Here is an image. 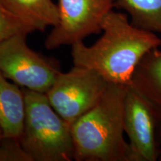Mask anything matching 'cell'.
I'll return each instance as SVG.
<instances>
[{"label": "cell", "mask_w": 161, "mask_h": 161, "mask_svg": "<svg viewBox=\"0 0 161 161\" xmlns=\"http://www.w3.org/2000/svg\"><path fill=\"white\" fill-rule=\"evenodd\" d=\"M102 33L92 46L83 41L72 45L71 55L74 66L95 70L109 84L130 85L144 55L161 46L158 35L134 25L126 14L114 10L104 19Z\"/></svg>", "instance_id": "cell-1"}, {"label": "cell", "mask_w": 161, "mask_h": 161, "mask_svg": "<svg viewBox=\"0 0 161 161\" xmlns=\"http://www.w3.org/2000/svg\"><path fill=\"white\" fill-rule=\"evenodd\" d=\"M127 86L108 84L97 103L71 125L74 160L130 161L124 137Z\"/></svg>", "instance_id": "cell-2"}, {"label": "cell", "mask_w": 161, "mask_h": 161, "mask_svg": "<svg viewBox=\"0 0 161 161\" xmlns=\"http://www.w3.org/2000/svg\"><path fill=\"white\" fill-rule=\"evenodd\" d=\"M23 89L25 116L19 140L31 161L74 160L71 125L51 105L46 93Z\"/></svg>", "instance_id": "cell-3"}, {"label": "cell", "mask_w": 161, "mask_h": 161, "mask_svg": "<svg viewBox=\"0 0 161 161\" xmlns=\"http://www.w3.org/2000/svg\"><path fill=\"white\" fill-rule=\"evenodd\" d=\"M27 36L14 35L0 43V72L20 87L46 93L61 72L57 62L29 47Z\"/></svg>", "instance_id": "cell-4"}, {"label": "cell", "mask_w": 161, "mask_h": 161, "mask_svg": "<svg viewBox=\"0 0 161 161\" xmlns=\"http://www.w3.org/2000/svg\"><path fill=\"white\" fill-rule=\"evenodd\" d=\"M108 84L95 70L74 66L60 72L46 94L56 112L72 125L97 103Z\"/></svg>", "instance_id": "cell-5"}, {"label": "cell", "mask_w": 161, "mask_h": 161, "mask_svg": "<svg viewBox=\"0 0 161 161\" xmlns=\"http://www.w3.org/2000/svg\"><path fill=\"white\" fill-rule=\"evenodd\" d=\"M125 133L130 161H156L161 151V110L131 85L126 88Z\"/></svg>", "instance_id": "cell-6"}, {"label": "cell", "mask_w": 161, "mask_h": 161, "mask_svg": "<svg viewBox=\"0 0 161 161\" xmlns=\"http://www.w3.org/2000/svg\"><path fill=\"white\" fill-rule=\"evenodd\" d=\"M59 20L44 46L53 50L82 42L102 32L104 19L114 10V0H58Z\"/></svg>", "instance_id": "cell-7"}, {"label": "cell", "mask_w": 161, "mask_h": 161, "mask_svg": "<svg viewBox=\"0 0 161 161\" xmlns=\"http://www.w3.org/2000/svg\"><path fill=\"white\" fill-rule=\"evenodd\" d=\"M25 116L23 89L0 72V125L5 137L19 139Z\"/></svg>", "instance_id": "cell-8"}, {"label": "cell", "mask_w": 161, "mask_h": 161, "mask_svg": "<svg viewBox=\"0 0 161 161\" xmlns=\"http://www.w3.org/2000/svg\"><path fill=\"white\" fill-rule=\"evenodd\" d=\"M12 14L33 26L35 31H44L55 27L59 20L58 4L52 0H1Z\"/></svg>", "instance_id": "cell-9"}, {"label": "cell", "mask_w": 161, "mask_h": 161, "mask_svg": "<svg viewBox=\"0 0 161 161\" xmlns=\"http://www.w3.org/2000/svg\"><path fill=\"white\" fill-rule=\"evenodd\" d=\"M130 85L161 110V51L154 49L136 66Z\"/></svg>", "instance_id": "cell-10"}, {"label": "cell", "mask_w": 161, "mask_h": 161, "mask_svg": "<svg viewBox=\"0 0 161 161\" xmlns=\"http://www.w3.org/2000/svg\"><path fill=\"white\" fill-rule=\"evenodd\" d=\"M115 8L123 10L133 25L153 32L161 38V0H114Z\"/></svg>", "instance_id": "cell-11"}, {"label": "cell", "mask_w": 161, "mask_h": 161, "mask_svg": "<svg viewBox=\"0 0 161 161\" xmlns=\"http://www.w3.org/2000/svg\"><path fill=\"white\" fill-rule=\"evenodd\" d=\"M35 31L33 26L12 14L0 0V43L14 35H29Z\"/></svg>", "instance_id": "cell-12"}, {"label": "cell", "mask_w": 161, "mask_h": 161, "mask_svg": "<svg viewBox=\"0 0 161 161\" xmlns=\"http://www.w3.org/2000/svg\"><path fill=\"white\" fill-rule=\"evenodd\" d=\"M0 161H31L19 139L5 137L0 140Z\"/></svg>", "instance_id": "cell-13"}, {"label": "cell", "mask_w": 161, "mask_h": 161, "mask_svg": "<svg viewBox=\"0 0 161 161\" xmlns=\"http://www.w3.org/2000/svg\"><path fill=\"white\" fill-rule=\"evenodd\" d=\"M3 130H2V128H1V125H0V140H2V139L3 138Z\"/></svg>", "instance_id": "cell-14"}, {"label": "cell", "mask_w": 161, "mask_h": 161, "mask_svg": "<svg viewBox=\"0 0 161 161\" xmlns=\"http://www.w3.org/2000/svg\"><path fill=\"white\" fill-rule=\"evenodd\" d=\"M161 158V151H160V159Z\"/></svg>", "instance_id": "cell-15"}]
</instances>
